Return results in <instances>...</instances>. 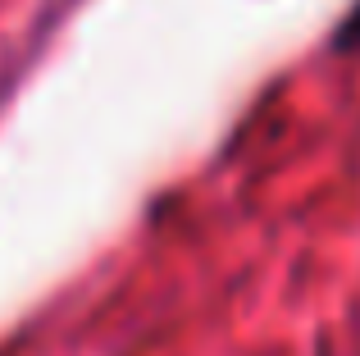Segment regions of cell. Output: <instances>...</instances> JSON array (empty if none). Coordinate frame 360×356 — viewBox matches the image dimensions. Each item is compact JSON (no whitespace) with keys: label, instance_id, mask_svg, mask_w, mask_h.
Segmentation results:
<instances>
[{"label":"cell","instance_id":"obj_1","mask_svg":"<svg viewBox=\"0 0 360 356\" xmlns=\"http://www.w3.org/2000/svg\"><path fill=\"white\" fill-rule=\"evenodd\" d=\"M328 51L333 55H360V0L338 18L333 37H328Z\"/></svg>","mask_w":360,"mask_h":356}]
</instances>
